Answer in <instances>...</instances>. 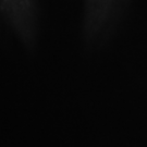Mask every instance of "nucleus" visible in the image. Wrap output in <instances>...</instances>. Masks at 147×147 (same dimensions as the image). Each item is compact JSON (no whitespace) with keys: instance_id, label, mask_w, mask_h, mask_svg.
<instances>
[]
</instances>
